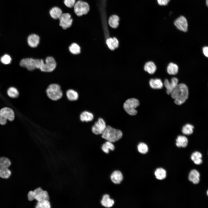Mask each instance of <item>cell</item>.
Instances as JSON below:
<instances>
[{
  "label": "cell",
  "mask_w": 208,
  "mask_h": 208,
  "mask_svg": "<svg viewBox=\"0 0 208 208\" xmlns=\"http://www.w3.org/2000/svg\"><path fill=\"white\" fill-rule=\"evenodd\" d=\"M81 120L82 122H88L92 121L94 118V116L91 112L85 111L82 112L80 116Z\"/></svg>",
  "instance_id": "cell-24"
},
{
  "label": "cell",
  "mask_w": 208,
  "mask_h": 208,
  "mask_svg": "<svg viewBox=\"0 0 208 208\" xmlns=\"http://www.w3.org/2000/svg\"><path fill=\"white\" fill-rule=\"evenodd\" d=\"M70 52L73 54L77 55L79 54L81 52V48L77 44L73 43H72L69 47Z\"/></svg>",
  "instance_id": "cell-31"
},
{
  "label": "cell",
  "mask_w": 208,
  "mask_h": 208,
  "mask_svg": "<svg viewBox=\"0 0 208 208\" xmlns=\"http://www.w3.org/2000/svg\"><path fill=\"white\" fill-rule=\"evenodd\" d=\"M179 68L177 65L174 63L171 62L168 65L167 70L168 74L170 75H175L178 72Z\"/></svg>",
  "instance_id": "cell-26"
},
{
  "label": "cell",
  "mask_w": 208,
  "mask_h": 208,
  "mask_svg": "<svg viewBox=\"0 0 208 208\" xmlns=\"http://www.w3.org/2000/svg\"><path fill=\"white\" fill-rule=\"evenodd\" d=\"M15 118L13 110L8 107H4L0 110V124L4 125L7 122V120L10 121L13 120Z\"/></svg>",
  "instance_id": "cell-8"
},
{
  "label": "cell",
  "mask_w": 208,
  "mask_h": 208,
  "mask_svg": "<svg viewBox=\"0 0 208 208\" xmlns=\"http://www.w3.org/2000/svg\"><path fill=\"white\" fill-rule=\"evenodd\" d=\"M27 198L30 201L35 200L37 201L49 199L48 192L43 190L41 187H38L34 191H29L27 194Z\"/></svg>",
  "instance_id": "cell-4"
},
{
  "label": "cell",
  "mask_w": 208,
  "mask_h": 208,
  "mask_svg": "<svg viewBox=\"0 0 208 208\" xmlns=\"http://www.w3.org/2000/svg\"><path fill=\"white\" fill-rule=\"evenodd\" d=\"M106 43L109 48L111 50H114L115 49L113 45L112 38H107L106 40Z\"/></svg>",
  "instance_id": "cell-36"
},
{
  "label": "cell",
  "mask_w": 208,
  "mask_h": 208,
  "mask_svg": "<svg viewBox=\"0 0 208 208\" xmlns=\"http://www.w3.org/2000/svg\"><path fill=\"white\" fill-rule=\"evenodd\" d=\"M202 155L201 153L197 151L192 153L191 156L192 160L196 165H200L202 163Z\"/></svg>",
  "instance_id": "cell-25"
},
{
  "label": "cell",
  "mask_w": 208,
  "mask_h": 208,
  "mask_svg": "<svg viewBox=\"0 0 208 208\" xmlns=\"http://www.w3.org/2000/svg\"><path fill=\"white\" fill-rule=\"evenodd\" d=\"M174 24L177 28L181 31L186 32L187 30L188 23L187 19L183 16L177 18L174 22Z\"/></svg>",
  "instance_id": "cell-13"
},
{
  "label": "cell",
  "mask_w": 208,
  "mask_h": 208,
  "mask_svg": "<svg viewBox=\"0 0 208 208\" xmlns=\"http://www.w3.org/2000/svg\"><path fill=\"white\" fill-rule=\"evenodd\" d=\"M0 61L3 64L7 65L11 62L12 59L10 55L5 54L1 57Z\"/></svg>",
  "instance_id": "cell-35"
},
{
  "label": "cell",
  "mask_w": 208,
  "mask_h": 208,
  "mask_svg": "<svg viewBox=\"0 0 208 208\" xmlns=\"http://www.w3.org/2000/svg\"><path fill=\"white\" fill-rule=\"evenodd\" d=\"M112 181L115 184H120L123 180L122 173L118 170L115 171L112 174L110 177Z\"/></svg>",
  "instance_id": "cell-16"
},
{
  "label": "cell",
  "mask_w": 208,
  "mask_h": 208,
  "mask_svg": "<svg viewBox=\"0 0 208 208\" xmlns=\"http://www.w3.org/2000/svg\"><path fill=\"white\" fill-rule=\"evenodd\" d=\"M101 148L104 152L108 153L109 150L113 151L114 150L115 147L112 142L107 141L102 145Z\"/></svg>",
  "instance_id": "cell-28"
},
{
  "label": "cell",
  "mask_w": 208,
  "mask_h": 208,
  "mask_svg": "<svg viewBox=\"0 0 208 208\" xmlns=\"http://www.w3.org/2000/svg\"><path fill=\"white\" fill-rule=\"evenodd\" d=\"M68 99L70 101H75L78 99V94L75 91L72 89L68 90L66 92Z\"/></svg>",
  "instance_id": "cell-27"
},
{
  "label": "cell",
  "mask_w": 208,
  "mask_h": 208,
  "mask_svg": "<svg viewBox=\"0 0 208 208\" xmlns=\"http://www.w3.org/2000/svg\"><path fill=\"white\" fill-rule=\"evenodd\" d=\"M149 85L153 89H160L162 88L163 84L161 80L157 78L152 79L149 81Z\"/></svg>",
  "instance_id": "cell-21"
},
{
  "label": "cell",
  "mask_w": 208,
  "mask_h": 208,
  "mask_svg": "<svg viewBox=\"0 0 208 208\" xmlns=\"http://www.w3.org/2000/svg\"><path fill=\"white\" fill-rule=\"evenodd\" d=\"M176 141V146L179 148H185L187 146L188 143L187 138L183 135L178 136Z\"/></svg>",
  "instance_id": "cell-18"
},
{
  "label": "cell",
  "mask_w": 208,
  "mask_h": 208,
  "mask_svg": "<svg viewBox=\"0 0 208 208\" xmlns=\"http://www.w3.org/2000/svg\"><path fill=\"white\" fill-rule=\"evenodd\" d=\"M51 207L50 203L48 200L37 201L36 206V208H50Z\"/></svg>",
  "instance_id": "cell-32"
},
{
  "label": "cell",
  "mask_w": 208,
  "mask_h": 208,
  "mask_svg": "<svg viewBox=\"0 0 208 208\" xmlns=\"http://www.w3.org/2000/svg\"><path fill=\"white\" fill-rule=\"evenodd\" d=\"M49 14L51 17L55 19L59 18L62 14L61 9L57 7L52 8L50 10Z\"/></svg>",
  "instance_id": "cell-23"
},
{
  "label": "cell",
  "mask_w": 208,
  "mask_h": 208,
  "mask_svg": "<svg viewBox=\"0 0 208 208\" xmlns=\"http://www.w3.org/2000/svg\"><path fill=\"white\" fill-rule=\"evenodd\" d=\"M139 100L135 98H131L127 100L123 105V107L125 112L129 114L134 116L137 113L135 109L139 106Z\"/></svg>",
  "instance_id": "cell-6"
},
{
  "label": "cell",
  "mask_w": 208,
  "mask_h": 208,
  "mask_svg": "<svg viewBox=\"0 0 208 208\" xmlns=\"http://www.w3.org/2000/svg\"><path fill=\"white\" fill-rule=\"evenodd\" d=\"M156 65L152 61H149L146 63L144 67V70L150 74H154L156 71Z\"/></svg>",
  "instance_id": "cell-22"
},
{
  "label": "cell",
  "mask_w": 208,
  "mask_h": 208,
  "mask_svg": "<svg viewBox=\"0 0 208 208\" xmlns=\"http://www.w3.org/2000/svg\"><path fill=\"white\" fill-rule=\"evenodd\" d=\"M10 159L5 156L0 157V178L7 179L12 174V171L10 169L12 165Z\"/></svg>",
  "instance_id": "cell-3"
},
{
  "label": "cell",
  "mask_w": 208,
  "mask_h": 208,
  "mask_svg": "<svg viewBox=\"0 0 208 208\" xmlns=\"http://www.w3.org/2000/svg\"><path fill=\"white\" fill-rule=\"evenodd\" d=\"M59 19L60 25L64 29L70 27L72 25L73 19L69 13L62 14Z\"/></svg>",
  "instance_id": "cell-11"
},
{
  "label": "cell",
  "mask_w": 208,
  "mask_h": 208,
  "mask_svg": "<svg viewBox=\"0 0 208 208\" xmlns=\"http://www.w3.org/2000/svg\"><path fill=\"white\" fill-rule=\"evenodd\" d=\"M7 93L8 96L12 98L18 97L19 94L18 90L14 87H11L8 89Z\"/></svg>",
  "instance_id": "cell-34"
},
{
  "label": "cell",
  "mask_w": 208,
  "mask_h": 208,
  "mask_svg": "<svg viewBox=\"0 0 208 208\" xmlns=\"http://www.w3.org/2000/svg\"><path fill=\"white\" fill-rule=\"evenodd\" d=\"M46 72H51L55 69L56 63L55 59L52 57L49 56L45 59Z\"/></svg>",
  "instance_id": "cell-14"
},
{
  "label": "cell",
  "mask_w": 208,
  "mask_h": 208,
  "mask_svg": "<svg viewBox=\"0 0 208 208\" xmlns=\"http://www.w3.org/2000/svg\"><path fill=\"white\" fill-rule=\"evenodd\" d=\"M107 126L104 120L99 118L92 128V132L96 135L102 134Z\"/></svg>",
  "instance_id": "cell-10"
},
{
  "label": "cell",
  "mask_w": 208,
  "mask_h": 208,
  "mask_svg": "<svg viewBox=\"0 0 208 208\" xmlns=\"http://www.w3.org/2000/svg\"><path fill=\"white\" fill-rule=\"evenodd\" d=\"M206 3L207 6L208 7V0H206Z\"/></svg>",
  "instance_id": "cell-41"
},
{
  "label": "cell",
  "mask_w": 208,
  "mask_h": 208,
  "mask_svg": "<svg viewBox=\"0 0 208 208\" xmlns=\"http://www.w3.org/2000/svg\"><path fill=\"white\" fill-rule=\"evenodd\" d=\"M64 3L67 7L71 8L74 6L75 0H64Z\"/></svg>",
  "instance_id": "cell-37"
},
{
  "label": "cell",
  "mask_w": 208,
  "mask_h": 208,
  "mask_svg": "<svg viewBox=\"0 0 208 208\" xmlns=\"http://www.w3.org/2000/svg\"><path fill=\"white\" fill-rule=\"evenodd\" d=\"M164 84L166 89L167 93L170 95L178 84V80L175 77H172L170 81L166 79Z\"/></svg>",
  "instance_id": "cell-12"
},
{
  "label": "cell",
  "mask_w": 208,
  "mask_h": 208,
  "mask_svg": "<svg viewBox=\"0 0 208 208\" xmlns=\"http://www.w3.org/2000/svg\"><path fill=\"white\" fill-rule=\"evenodd\" d=\"M112 39L114 46L115 49L118 47L119 42L118 39L115 37H113Z\"/></svg>",
  "instance_id": "cell-39"
},
{
  "label": "cell",
  "mask_w": 208,
  "mask_h": 208,
  "mask_svg": "<svg viewBox=\"0 0 208 208\" xmlns=\"http://www.w3.org/2000/svg\"><path fill=\"white\" fill-rule=\"evenodd\" d=\"M101 203L104 207L110 208L114 205V202L113 200L110 198L108 195L105 194L103 196L101 201Z\"/></svg>",
  "instance_id": "cell-20"
},
{
  "label": "cell",
  "mask_w": 208,
  "mask_h": 208,
  "mask_svg": "<svg viewBox=\"0 0 208 208\" xmlns=\"http://www.w3.org/2000/svg\"><path fill=\"white\" fill-rule=\"evenodd\" d=\"M46 92L48 97L53 101L60 99L63 96L60 86L56 83L49 85L46 89Z\"/></svg>",
  "instance_id": "cell-5"
},
{
  "label": "cell",
  "mask_w": 208,
  "mask_h": 208,
  "mask_svg": "<svg viewBox=\"0 0 208 208\" xmlns=\"http://www.w3.org/2000/svg\"><path fill=\"white\" fill-rule=\"evenodd\" d=\"M119 20V18L117 15H113L109 19V24L111 27L116 28L118 25Z\"/></svg>",
  "instance_id": "cell-29"
},
{
  "label": "cell",
  "mask_w": 208,
  "mask_h": 208,
  "mask_svg": "<svg viewBox=\"0 0 208 208\" xmlns=\"http://www.w3.org/2000/svg\"><path fill=\"white\" fill-rule=\"evenodd\" d=\"M40 40V37L38 35L32 34L29 35L28 37V44L30 47L35 48L37 47L39 44Z\"/></svg>",
  "instance_id": "cell-15"
},
{
  "label": "cell",
  "mask_w": 208,
  "mask_h": 208,
  "mask_svg": "<svg viewBox=\"0 0 208 208\" xmlns=\"http://www.w3.org/2000/svg\"><path fill=\"white\" fill-rule=\"evenodd\" d=\"M203 51L204 55L208 57V47H205L203 49Z\"/></svg>",
  "instance_id": "cell-40"
},
{
  "label": "cell",
  "mask_w": 208,
  "mask_h": 208,
  "mask_svg": "<svg viewBox=\"0 0 208 208\" xmlns=\"http://www.w3.org/2000/svg\"><path fill=\"white\" fill-rule=\"evenodd\" d=\"M174 103L178 105L184 103L188 97L189 91L187 86L184 83L178 84L170 94Z\"/></svg>",
  "instance_id": "cell-1"
},
{
  "label": "cell",
  "mask_w": 208,
  "mask_h": 208,
  "mask_svg": "<svg viewBox=\"0 0 208 208\" xmlns=\"http://www.w3.org/2000/svg\"><path fill=\"white\" fill-rule=\"evenodd\" d=\"M200 174L198 171L195 169L192 170L189 174L188 179L194 184H197L200 181Z\"/></svg>",
  "instance_id": "cell-17"
},
{
  "label": "cell",
  "mask_w": 208,
  "mask_h": 208,
  "mask_svg": "<svg viewBox=\"0 0 208 208\" xmlns=\"http://www.w3.org/2000/svg\"><path fill=\"white\" fill-rule=\"evenodd\" d=\"M154 174L156 178L159 180L165 179L167 176L166 170L162 168H157L155 170Z\"/></svg>",
  "instance_id": "cell-19"
},
{
  "label": "cell",
  "mask_w": 208,
  "mask_h": 208,
  "mask_svg": "<svg viewBox=\"0 0 208 208\" xmlns=\"http://www.w3.org/2000/svg\"><path fill=\"white\" fill-rule=\"evenodd\" d=\"M170 0H157L158 4L161 5H167Z\"/></svg>",
  "instance_id": "cell-38"
},
{
  "label": "cell",
  "mask_w": 208,
  "mask_h": 208,
  "mask_svg": "<svg viewBox=\"0 0 208 208\" xmlns=\"http://www.w3.org/2000/svg\"><path fill=\"white\" fill-rule=\"evenodd\" d=\"M194 129V127L192 125L187 124L183 127L182 132L184 135H190L193 133Z\"/></svg>",
  "instance_id": "cell-30"
},
{
  "label": "cell",
  "mask_w": 208,
  "mask_h": 208,
  "mask_svg": "<svg viewBox=\"0 0 208 208\" xmlns=\"http://www.w3.org/2000/svg\"><path fill=\"white\" fill-rule=\"evenodd\" d=\"M207 195L208 196V190L207 191Z\"/></svg>",
  "instance_id": "cell-42"
},
{
  "label": "cell",
  "mask_w": 208,
  "mask_h": 208,
  "mask_svg": "<svg viewBox=\"0 0 208 208\" xmlns=\"http://www.w3.org/2000/svg\"><path fill=\"white\" fill-rule=\"evenodd\" d=\"M122 133L120 130L108 125L107 126L102 133V137L107 141L113 143L119 140L122 138Z\"/></svg>",
  "instance_id": "cell-2"
},
{
  "label": "cell",
  "mask_w": 208,
  "mask_h": 208,
  "mask_svg": "<svg viewBox=\"0 0 208 208\" xmlns=\"http://www.w3.org/2000/svg\"><path fill=\"white\" fill-rule=\"evenodd\" d=\"M74 11L78 16L86 14L89 10V6L86 2L79 0L77 1L74 6Z\"/></svg>",
  "instance_id": "cell-9"
},
{
  "label": "cell",
  "mask_w": 208,
  "mask_h": 208,
  "mask_svg": "<svg viewBox=\"0 0 208 208\" xmlns=\"http://www.w3.org/2000/svg\"><path fill=\"white\" fill-rule=\"evenodd\" d=\"M41 62V59L25 58L22 59L20 62L22 67L26 68L29 71L38 68L39 69Z\"/></svg>",
  "instance_id": "cell-7"
},
{
  "label": "cell",
  "mask_w": 208,
  "mask_h": 208,
  "mask_svg": "<svg viewBox=\"0 0 208 208\" xmlns=\"http://www.w3.org/2000/svg\"><path fill=\"white\" fill-rule=\"evenodd\" d=\"M138 152L142 154H146L148 152V148L147 145L143 142L139 143L137 146Z\"/></svg>",
  "instance_id": "cell-33"
}]
</instances>
